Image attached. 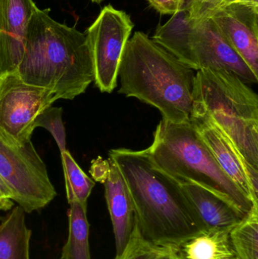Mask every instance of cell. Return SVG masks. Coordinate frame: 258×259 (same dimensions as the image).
I'll use <instances>...</instances> for the list:
<instances>
[{
    "mask_svg": "<svg viewBox=\"0 0 258 259\" xmlns=\"http://www.w3.org/2000/svg\"><path fill=\"white\" fill-rule=\"evenodd\" d=\"M47 130L56 140L60 152L67 150L66 133L62 121V109L49 106L42 111L35 121V127Z\"/></svg>",
    "mask_w": 258,
    "mask_h": 259,
    "instance_id": "obj_21",
    "label": "cell"
},
{
    "mask_svg": "<svg viewBox=\"0 0 258 259\" xmlns=\"http://www.w3.org/2000/svg\"><path fill=\"white\" fill-rule=\"evenodd\" d=\"M61 155L68 203L75 200L87 204L95 182L82 170L68 149L61 152Z\"/></svg>",
    "mask_w": 258,
    "mask_h": 259,
    "instance_id": "obj_19",
    "label": "cell"
},
{
    "mask_svg": "<svg viewBox=\"0 0 258 259\" xmlns=\"http://www.w3.org/2000/svg\"><path fill=\"white\" fill-rule=\"evenodd\" d=\"M92 3H97V4H100V3H102L104 0H91Z\"/></svg>",
    "mask_w": 258,
    "mask_h": 259,
    "instance_id": "obj_27",
    "label": "cell"
},
{
    "mask_svg": "<svg viewBox=\"0 0 258 259\" xmlns=\"http://www.w3.org/2000/svg\"><path fill=\"white\" fill-rule=\"evenodd\" d=\"M109 158L122 174L134 205L136 225L145 240L177 249L204 231L180 183L156 164L148 148L112 149Z\"/></svg>",
    "mask_w": 258,
    "mask_h": 259,
    "instance_id": "obj_1",
    "label": "cell"
},
{
    "mask_svg": "<svg viewBox=\"0 0 258 259\" xmlns=\"http://www.w3.org/2000/svg\"><path fill=\"white\" fill-rule=\"evenodd\" d=\"M169 248L161 247L143 238L135 224L131 237L121 255L115 259H158Z\"/></svg>",
    "mask_w": 258,
    "mask_h": 259,
    "instance_id": "obj_20",
    "label": "cell"
},
{
    "mask_svg": "<svg viewBox=\"0 0 258 259\" xmlns=\"http://www.w3.org/2000/svg\"><path fill=\"white\" fill-rule=\"evenodd\" d=\"M211 18L223 37L258 77V8L227 5Z\"/></svg>",
    "mask_w": 258,
    "mask_h": 259,
    "instance_id": "obj_10",
    "label": "cell"
},
{
    "mask_svg": "<svg viewBox=\"0 0 258 259\" xmlns=\"http://www.w3.org/2000/svg\"><path fill=\"white\" fill-rule=\"evenodd\" d=\"M230 4H240L258 8V0H224L221 7Z\"/></svg>",
    "mask_w": 258,
    "mask_h": 259,
    "instance_id": "obj_25",
    "label": "cell"
},
{
    "mask_svg": "<svg viewBox=\"0 0 258 259\" xmlns=\"http://www.w3.org/2000/svg\"><path fill=\"white\" fill-rule=\"evenodd\" d=\"M0 178L12 201L25 213L42 209L57 195L46 165L31 140L18 144L0 134Z\"/></svg>",
    "mask_w": 258,
    "mask_h": 259,
    "instance_id": "obj_7",
    "label": "cell"
},
{
    "mask_svg": "<svg viewBox=\"0 0 258 259\" xmlns=\"http://www.w3.org/2000/svg\"><path fill=\"white\" fill-rule=\"evenodd\" d=\"M68 204V237L62 248L61 259H92L89 248L87 204L75 200Z\"/></svg>",
    "mask_w": 258,
    "mask_h": 259,
    "instance_id": "obj_17",
    "label": "cell"
},
{
    "mask_svg": "<svg viewBox=\"0 0 258 259\" xmlns=\"http://www.w3.org/2000/svg\"><path fill=\"white\" fill-rule=\"evenodd\" d=\"M224 0H186L185 7L192 19L211 18L221 7Z\"/></svg>",
    "mask_w": 258,
    "mask_h": 259,
    "instance_id": "obj_22",
    "label": "cell"
},
{
    "mask_svg": "<svg viewBox=\"0 0 258 259\" xmlns=\"http://www.w3.org/2000/svg\"><path fill=\"white\" fill-rule=\"evenodd\" d=\"M150 6L162 15H174L184 8L186 0H146Z\"/></svg>",
    "mask_w": 258,
    "mask_h": 259,
    "instance_id": "obj_23",
    "label": "cell"
},
{
    "mask_svg": "<svg viewBox=\"0 0 258 259\" xmlns=\"http://www.w3.org/2000/svg\"><path fill=\"white\" fill-rule=\"evenodd\" d=\"M105 196L115 236L116 256L127 246L136 224L134 205L121 170L109 158L102 166Z\"/></svg>",
    "mask_w": 258,
    "mask_h": 259,
    "instance_id": "obj_12",
    "label": "cell"
},
{
    "mask_svg": "<svg viewBox=\"0 0 258 259\" xmlns=\"http://www.w3.org/2000/svg\"><path fill=\"white\" fill-rule=\"evenodd\" d=\"M189 120L196 127L221 168L247 196L258 203V194L251 185L246 164L230 138L204 114L192 112Z\"/></svg>",
    "mask_w": 258,
    "mask_h": 259,
    "instance_id": "obj_13",
    "label": "cell"
},
{
    "mask_svg": "<svg viewBox=\"0 0 258 259\" xmlns=\"http://www.w3.org/2000/svg\"><path fill=\"white\" fill-rule=\"evenodd\" d=\"M158 259H182L177 249L169 248L165 253L162 254Z\"/></svg>",
    "mask_w": 258,
    "mask_h": 259,
    "instance_id": "obj_26",
    "label": "cell"
},
{
    "mask_svg": "<svg viewBox=\"0 0 258 259\" xmlns=\"http://www.w3.org/2000/svg\"><path fill=\"white\" fill-rule=\"evenodd\" d=\"M56 100L53 91L26 83L16 71L0 74V134L18 144L30 141L38 115Z\"/></svg>",
    "mask_w": 258,
    "mask_h": 259,
    "instance_id": "obj_9",
    "label": "cell"
},
{
    "mask_svg": "<svg viewBox=\"0 0 258 259\" xmlns=\"http://www.w3.org/2000/svg\"><path fill=\"white\" fill-rule=\"evenodd\" d=\"M202 224L204 231L231 229L247 214L217 193L192 183L180 184Z\"/></svg>",
    "mask_w": 258,
    "mask_h": 259,
    "instance_id": "obj_14",
    "label": "cell"
},
{
    "mask_svg": "<svg viewBox=\"0 0 258 259\" xmlns=\"http://www.w3.org/2000/svg\"><path fill=\"white\" fill-rule=\"evenodd\" d=\"M230 238L237 259H258V209L231 228Z\"/></svg>",
    "mask_w": 258,
    "mask_h": 259,
    "instance_id": "obj_18",
    "label": "cell"
},
{
    "mask_svg": "<svg viewBox=\"0 0 258 259\" xmlns=\"http://www.w3.org/2000/svg\"><path fill=\"white\" fill-rule=\"evenodd\" d=\"M192 112L209 116L230 138L245 161L258 194L257 94L227 70H200L195 74Z\"/></svg>",
    "mask_w": 258,
    "mask_h": 259,
    "instance_id": "obj_4",
    "label": "cell"
},
{
    "mask_svg": "<svg viewBox=\"0 0 258 259\" xmlns=\"http://www.w3.org/2000/svg\"><path fill=\"white\" fill-rule=\"evenodd\" d=\"M195 74L142 31L126 44L118 70V93L156 108L162 119H190Z\"/></svg>",
    "mask_w": 258,
    "mask_h": 259,
    "instance_id": "obj_3",
    "label": "cell"
},
{
    "mask_svg": "<svg viewBox=\"0 0 258 259\" xmlns=\"http://www.w3.org/2000/svg\"><path fill=\"white\" fill-rule=\"evenodd\" d=\"M31 234L24 210L20 206L12 208L0 218V259H30Z\"/></svg>",
    "mask_w": 258,
    "mask_h": 259,
    "instance_id": "obj_15",
    "label": "cell"
},
{
    "mask_svg": "<svg viewBox=\"0 0 258 259\" xmlns=\"http://www.w3.org/2000/svg\"><path fill=\"white\" fill-rule=\"evenodd\" d=\"M156 164L180 184L204 187L236 205L244 214L258 209L246 193L224 172L193 123L162 119L148 147Z\"/></svg>",
    "mask_w": 258,
    "mask_h": 259,
    "instance_id": "obj_5",
    "label": "cell"
},
{
    "mask_svg": "<svg viewBox=\"0 0 258 259\" xmlns=\"http://www.w3.org/2000/svg\"><path fill=\"white\" fill-rule=\"evenodd\" d=\"M14 207V202L11 196L10 191L4 181L0 178V210L9 211Z\"/></svg>",
    "mask_w": 258,
    "mask_h": 259,
    "instance_id": "obj_24",
    "label": "cell"
},
{
    "mask_svg": "<svg viewBox=\"0 0 258 259\" xmlns=\"http://www.w3.org/2000/svg\"><path fill=\"white\" fill-rule=\"evenodd\" d=\"M134 24L128 14L105 6L86 30L93 67L94 82L101 92L111 94L118 86L123 53Z\"/></svg>",
    "mask_w": 258,
    "mask_h": 259,
    "instance_id": "obj_8",
    "label": "cell"
},
{
    "mask_svg": "<svg viewBox=\"0 0 258 259\" xmlns=\"http://www.w3.org/2000/svg\"><path fill=\"white\" fill-rule=\"evenodd\" d=\"M36 7L33 0H0V74L16 71Z\"/></svg>",
    "mask_w": 258,
    "mask_h": 259,
    "instance_id": "obj_11",
    "label": "cell"
},
{
    "mask_svg": "<svg viewBox=\"0 0 258 259\" xmlns=\"http://www.w3.org/2000/svg\"><path fill=\"white\" fill-rule=\"evenodd\" d=\"M230 230L200 232L177 248L182 259H237L230 238Z\"/></svg>",
    "mask_w": 258,
    "mask_h": 259,
    "instance_id": "obj_16",
    "label": "cell"
},
{
    "mask_svg": "<svg viewBox=\"0 0 258 259\" xmlns=\"http://www.w3.org/2000/svg\"><path fill=\"white\" fill-rule=\"evenodd\" d=\"M151 39L193 71L224 69L245 83L258 82L257 76L223 37L212 18L192 19L185 6L158 26Z\"/></svg>",
    "mask_w": 258,
    "mask_h": 259,
    "instance_id": "obj_6",
    "label": "cell"
},
{
    "mask_svg": "<svg viewBox=\"0 0 258 259\" xmlns=\"http://www.w3.org/2000/svg\"><path fill=\"white\" fill-rule=\"evenodd\" d=\"M16 71L26 83L53 91L58 100H74L94 81L86 33L55 21L49 9L36 7Z\"/></svg>",
    "mask_w": 258,
    "mask_h": 259,
    "instance_id": "obj_2",
    "label": "cell"
}]
</instances>
